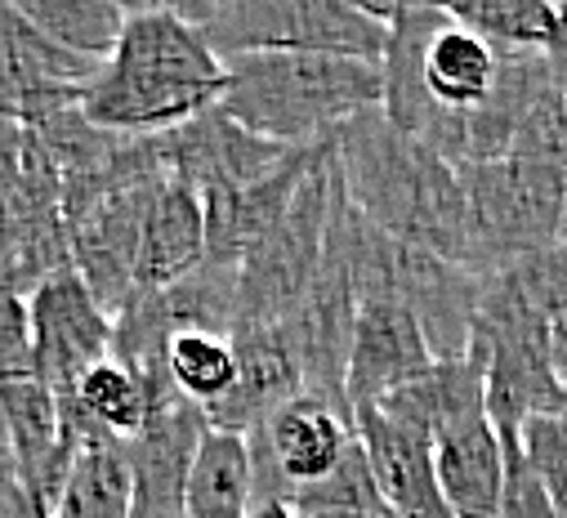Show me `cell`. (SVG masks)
<instances>
[{"mask_svg":"<svg viewBox=\"0 0 567 518\" xmlns=\"http://www.w3.org/2000/svg\"><path fill=\"white\" fill-rule=\"evenodd\" d=\"M224 81V63L175 6H125L116 50L81 90V116L112 139H153L219 107Z\"/></svg>","mask_w":567,"mask_h":518,"instance_id":"cell-1","label":"cell"},{"mask_svg":"<svg viewBox=\"0 0 567 518\" xmlns=\"http://www.w3.org/2000/svg\"><path fill=\"white\" fill-rule=\"evenodd\" d=\"M349 201L393 241L434 250L470 269V219L461 170L384 121L380 107L353 116L331 135Z\"/></svg>","mask_w":567,"mask_h":518,"instance_id":"cell-2","label":"cell"},{"mask_svg":"<svg viewBox=\"0 0 567 518\" xmlns=\"http://www.w3.org/2000/svg\"><path fill=\"white\" fill-rule=\"evenodd\" d=\"M219 112L281 148L327 144L340 125L380 107V63L340 54H246L224 63Z\"/></svg>","mask_w":567,"mask_h":518,"instance_id":"cell-3","label":"cell"},{"mask_svg":"<svg viewBox=\"0 0 567 518\" xmlns=\"http://www.w3.org/2000/svg\"><path fill=\"white\" fill-rule=\"evenodd\" d=\"M219 63L246 54H340L380 63L384 28L349 0H206L175 6Z\"/></svg>","mask_w":567,"mask_h":518,"instance_id":"cell-4","label":"cell"},{"mask_svg":"<svg viewBox=\"0 0 567 518\" xmlns=\"http://www.w3.org/2000/svg\"><path fill=\"white\" fill-rule=\"evenodd\" d=\"M470 219V273L487 278L514 259L558 246L567 175L532 157H496L461 166Z\"/></svg>","mask_w":567,"mask_h":518,"instance_id":"cell-5","label":"cell"},{"mask_svg":"<svg viewBox=\"0 0 567 518\" xmlns=\"http://www.w3.org/2000/svg\"><path fill=\"white\" fill-rule=\"evenodd\" d=\"M336 193H340V166H336V148L327 139V148L318 153V162L305 175L287 215H281L277 228L237 265V327L233 331L277 327L309 296V287L322 269V246H327Z\"/></svg>","mask_w":567,"mask_h":518,"instance_id":"cell-6","label":"cell"},{"mask_svg":"<svg viewBox=\"0 0 567 518\" xmlns=\"http://www.w3.org/2000/svg\"><path fill=\"white\" fill-rule=\"evenodd\" d=\"M353 438H358L353 416L344 407H331V403L309 398V394L291 398L287 407H277L255 434H246L255 505H268V500L291 505V491L327 478L344 460Z\"/></svg>","mask_w":567,"mask_h":518,"instance_id":"cell-7","label":"cell"},{"mask_svg":"<svg viewBox=\"0 0 567 518\" xmlns=\"http://www.w3.org/2000/svg\"><path fill=\"white\" fill-rule=\"evenodd\" d=\"M478 291H483V278L452 265V259L406 241L389 246V300H398L415 318L434 362L470 358Z\"/></svg>","mask_w":567,"mask_h":518,"instance_id":"cell-8","label":"cell"},{"mask_svg":"<svg viewBox=\"0 0 567 518\" xmlns=\"http://www.w3.org/2000/svg\"><path fill=\"white\" fill-rule=\"evenodd\" d=\"M32 371L68 398L81 375L112 358V313L85 291V282L63 269L32 291Z\"/></svg>","mask_w":567,"mask_h":518,"instance_id":"cell-9","label":"cell"},{"mask_svg":"<svg viewBox=\"0 0 567 518\" xmlns=\"http://www.w3.org/2000/svg\"><path fill=\"white\" fill-rule=\"evenodd\" d=\"M157 153H162L166 175L184 179L188 188H197L206 197V193H228V188L259 184L264 175H272L281 162H287L296 148L264 144L255 135H246L241 125H233L219 107H210L197 121L157 135Z\"/></svg>","mask_w":567,"mask_h":518,"instance_id":"cell-10","label":"cell"},{"mask_svg":"<svg viewBox=\"0 0 567 518\" xmlns=\"http://www.w3.org/2000/svg\"><path fill=\"white\" fill-rule=\"evenodd\" d=\"M322 148L327 144L296 148L259 184L228 188V193H206L202 197V206H206V255H202V265L219 269V273H237L241 259L277 228L281 215H287V206L296 201V193H300V184L313 170Z\"/></svg>","mask_w":567,"mask_h":518,"instance_id":"cell-11","label":"cell"},{"mask_svg":"<svg viewBox=\"0 0 567 518\" xmlns=\"http://www.w3.org/2000/svg\"><path fill=\"white\" fill-rule=\"evenodd\" d=\"M202 434H206V412L179 398L153 412L144 429L121 443L134 483L130 518H184V487Z\"/></svg>","mask_w":567,"mask_h":518,"instance_id":"cell-12","label":"cell"},{"mask_svg":"<svg viewBox=\"0 0 567 518\" xmlns=\"http://www.w3.org/2000/svg\"><path fill=\"white\" fill-rule=\"evenodd\" d=\"M434 366V353L424 344L415 318L398 300H371L358 309L353 344H349V371H344V403L349 416L362 407L384 403L393 388L415 380Z\"/></svg>","mask_w":567,"mask_h":518,"instance_id":"cell-13","label":"cell"},{"mask_svg":"<svg viewBox=\"0 0 567 518\" xmlns=\"http://www.w3.org/2000/svg\"><path fill=\"white\" fill-rule=\"evenodd\" d=\"M228 340H233V358H237V380L206 412V425L246 438L277 407H287L291 398L305 394V375H300V362H296L287 335H281V327H241Z\"/></svg>","mask_w":567,"mask_h":518,"instance_id":"cell-14","label":"cell"},{"mask_svg":"<svg viewBox=\"0 0 567 518\" xmlns=\"http://www.w3.org/2000/svg\"><path fill=\"white\" fill-rule=\"evenodd\" d=\"M353 434L367 452L375 487L393 518H452L434 478V443L398 425L380 407L353 412Z\"/></svg>","mask_w":567,"mask_h":518,"instance_id":"cell-15","label":"cell"},{"mask_svg":"<svg viewBox=\"0 0 567 518\" xmlns=\"http://www.w3.org/2000/svg\"><path fill=\"white\" fill-rule=\"evenodd\" d=\"M206 255V206L202 193L184 179L166 175L144 210V232H138L134 259V291H166L193 269H202Z\"/></svg>","mask_w":567,"mask_h":518,"instance_id":"cell-16","label":"cell"},{"mask_svg":"<svg viewBox=\"0 0 567 518\" xmlns=\"http://www.w3.org/2000/svg\"><path fill=\"white\" fill-rule=\"evenodd\" d=\"M496 76H501V54L483 37L465 32L452 19H443L434 28V37L424 41L420 85H424V94H430L434 107H443L461 125V162H465V116H474L492 99ZM461 162H456V170H461Z\"/></svg>","mask_w":567,"mask_h":518,"instance_id":"cell-17","label":"cell"},{"mask_svg":"<svg viewBox=\"0 0 567 518\" xmlns=\"http://www.w3.org/2000/svg\"><path fill=\"white\" fill-rule=\"evenodd\" d=\"M505 469L509 460L487 416L434 438V478L452 518H501Z\"/></svg>","mask_w":567,"mask_h":518,"instance_id":"cell-18","label":"cell"},{"mask_svg":"<svg viewBox=\"0 0 567 518\" xmlns=\"http://www.w3.org/2000/svg\"><path fill=\"white\" fill-rule=\"evenodd\" d=\"M384 416H393L398 425L415 429L420 438H443L470 421L487 416V398H483V366L474 358H456V362H434L430 371H420L415 380H406L402 388L384 403H375Z\"/></svg>","mask_w":567,"mask_h":518,"instance_id":"cell-19","label":"cell"},{"mask_svg":"<svg viewBox=\"0 0 567 518\" xmlns=\"http://www.w3.org/2000/svg\"><path fill=\"white\" fill-rule=\"evenodd\" d=\"M250 509H255L250 443L241 434L206 425L184 487V518H250Z\"/></svg>","mask_w":567,"mask_h":518,"instance_id":"cell-20","label":"cell"},{"mask_svg":"<svg viewBox=\"0 0 567 518\" xmlns=\"http://www.w3.org/2000/svg\"><path fill=\"white\" fill-rule=\"evenodd\" d=\"M452 23L483 37L496 54H563L567 50V6L545 0H465L443 6Z\"/></svg>","mask_w":567,"mask_h":518,"instance_id":"cell-21","label":"cell"},{"mask_svg":"<svg viewBox=\"0 0 567 518\" xmlns=\"http://www.w3.org/2000/svg\"><path fill=\"white\" fill-rule=\"evenodd\" d=\"M0 416H6V434H10V452L28 483L50 465V456L63 447V412L54 388L37 375H10L0 380Z\"/></svg>","mask_w":567,"mask_h":518,"instance_id":"cell-22","label":"cell"},{"mask_svg":"<svg viewBox=\"0 0 567 518\" xmlns=\"http://www.w3.org/2000/svg\"><path fill=\"white\" fill-rule=\"evenodd\" d=\"M130 509H134V483L121 443L116 438L81 443L63 496L54 505V518H130Z\"/></svg>","mask_w":567,"mask_h":518,"instance_id":"cell-23","label":"cell"},{"mask_svg":"<svg viewBox=\"0 0 567 518\" xmlns=\"http://www.w3.org/2000/svg\"><path fill=\"white\" fill-rule=\"evenodd\" d=\"M14 10L59 50L90 63H103L125 28V6L116 0H14Z\"/></svg>","mask_w":567,"mask_h":518,"instance_id":"cell-24","label":"cell"},{"mask_svg":"<svg viewBox=\"0 0 567 518\" xmlns=\"http://www.w3.org/2000/svg\"><path fill=\"white\" fill-rule=\"evenodd\" d=\"M59 403H68L94 434L116 438V443L134 438L138 429L148 425V416L157 412L153 398H148V388L138 384L121 362H112V358L90 366L81 375V384L72 388L68 398H59Z\"/></svg>","mask_w":567,"mask_h":518,"instance_id":"cell-25","label":"cell"},{"mask_svg":"<svg viewBox=\"0 0 567 518\" xmlns=\"http://www.w3.org/2000/svg\"><path fill=\"white\" fill-rule=\"evenodd\" d=\"M291 509L300 518H393L384 496H380V487H375V474H371L367 452H362L358 438H353V447L344 452V460L327 478L291 491Z\"/></svg>","mask_w":567,"mask_h":518,"instance_id":"cell-26","label":"cell"},{"mask_svg":"<svg viewBox=\"0 0 567 518\" xmlns=\"http://www.w3.org/2000/svg\"><path fill=\"white\" fill-rule=\"evenodd\" d=\"M171 366V384L175 394L202 412H210L237 380V358H233V340L228 335H206V331H188L171 340L166 353Z\"/></svg>","mask_w":567,"mask_h":518,"instance_id":"cell-27","label":"cell"},{"mask_svg":"<svg viewBox=\"0 0 567 518\" xmlns=\"http://www.w3.org/2000/svg\"><path fill=\"white\" fill-rule=\"evenodd\" d=\"M514 157H532L567 175V50L545 54V76L514 135Z\"/></svg>","mask_w":567,"mask_h":518,"instance_id":"cell-28","label":"cell"},{"mask_svg":"<svg viewBox=\"0 0 567 518\" xmlns=\"http://www.w3.org/2000/svg\"><path fill=\"white\" fill-rule=\"evenodd\" d=\"M518 460L545 487V496L567 514V412H540L518 429Z\"/></svg>","mask_w":567,"mask_h":518,"instance_id":"cell-29","label":"cell"},{"mask_svg":"<svg viewBox=\"0 0 567 518\" xmlns=\"http://www.w3.org/2000/svg\"><path fill=\"white\" fill-rule=\"evenodd\" d=\"M37 375L32 371V304L0 282V380Z\"/></svg>","mask_w":567,"mask_h":518,"instance_id":"cell-30","label":"cell"},{"mask_svg":"<svg viewBox=\"0 0 567 518\" xmlns=\"http://www.w3.org/2000/svg\"><path fill=\"white\" fill-rule=\"evenodd\" d=\"M505 460H509V469H505L501 518H567V514L545 496V487L532 478V469L518 460L514 447H505Z\"/></svg>","mask_w":567,"mask_h":518,"instance_id":"cell-31","label":"cell"},{"mask_svg":"<svg viewBox=\"0 0 567 518\" xmlns=\"http://www.w3.org/2000/svg\"><path fill=\"white\" fill-rule=\"evenodd\" d=\"M23 153H28V130L14 121H0V219H6L14 188L23 179Z\"/></svg>","mask_w":567,"mask_h":518,"instance_id":"cell-32","label":"cell"},{"mask_svg":"<svg viewBox=\"0 0 567 518\" xmlns=\"http://www.w3.org/2000/svg\"><path fill=\"white\" fill-rule=\"evenodd\" d=\"M0 121H23V103H19V81H14V68H10V50H6V37H0Z\"/></svg>","mask_w":567,"mask_h":518,"instance_id":"cell-33","label":"cell"},{"mask_svg":"<svg viewBox=\"0 0 567 518\" xmlns=\"http://www.w3.org/2000/svg\"><path fill=\"white\" fill-rule=\"evenodd\" d=\"M549 366L558 375V388H567V309L549 327Z\"/></svg>","mask_w":567,"mask_h":518,"instance_id":"cell-34","label":"cell"},{"mask_svg":"<svg viewBox=\"0 0 567 518\" xmlns=\"http://www.w3.org/2000/svg\"><path fill=\"white\" fill-rule=\"evenodd\" d=\"M250 518H300V514H296L287 500H268V505H255Z\"/></svg>","mask_w":567,"mask_h":518,"instance_id":"cell-35","label":"cell"},{"mask_svg":"<svg viewBox=\"0 0 567 518\" xmlns=\"http://www.w3.org/2000/svg\"><path fill=\"white\" fill-rule=\"evenodd\" d=\"M0 456H14L10 452V434H6V416H0Z\"/></svg>","mask_w":567,"mask_h":518,"instance_id":"cell-36","label":"cell"},{"mask_svg":"<svg viewBox=\"0 0 567 518\" xmlns=\"http://www.w3.org/2000/svg\"><path fill=\"white\" fill-rule=\"evenodd\" d=\"M558 246H567V206H563V224H558Z\"/></svg>","mask_w":567,"mask_h":518,"instance_id":"cell-37","label":"cell"}]
</instances>
